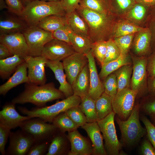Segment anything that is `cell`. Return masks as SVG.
Returning a JSON list of instances; mask_svg holds the SVG:
<instances>
[{"label":"cell","mask_w":155,"mask_h":155,"mask_svg":"<svg viewBox=\"0 0 155 155\" xmlns=\"http://www.w3.org/2000/svg\"><path fill=\"white\" fill-rule=\"evenodd\" d=\"M77 12L87 23L89 38L92 43L101 40L107 41L113 34V25L111 14L102 13L84 7L79 5Z\"/></svg>","instance_id":"cell-1"},{"label":"cell","mask_w":155,"mask_h":155,"mask_svg":"<svg viewBox=\"0 0 155 155\" xmlns=\"http://www.w3.org/2000/svg\"><path fill=\"white\" fill-rule=\"evenodd\" d=\"M65 98L63 94L55 88L53 82L40 85L28 83L24 90L12 102L15 104L30 103L41 107L46 106L47 102Z\"/></svg>","instance_id":"cell-2"},{"label":"cell","mask_w":155,"mask_h":155,"mask_svg":"<svg viewBox=\"0 0 155 155\" xmlns=\"http://www.w3.org/2000/svg\"><path fill=\"white\" fill-rule=\"evenodd\" d=\"M66 12L62 1H47L35 0L24 7L21 18L29 26H37L45 18L51 15L65 16Z\"/></svg>","instance_id":"cell-3"},{"label":"cell","mask_w":155,"mask_h":155,"mask_svg":"<svg viewBox=\"0 0 155 155\" xmlns=\"http://www.w3.org/2000/svg\"><path fill=\"white\" fill-rule=\"evenodd\" d=\"M81 100L80 97L73 94L49 106L37 107L30 110L23 107L18 108L22 114L31 118L38 117L46 122L52 123L54 119L61 113L79 106Z\"/></svg>","instance_id":"cell-4"},{"label":"cell","mask_w":155,"mask_h":155,"mask_svg":"<svg viewBox=\"0 0 155 155\" xmlns=\"http://www.w3.org/2000/svg\"><path fill=\"white\" fill-rule=\"evenodd\" d=\"M140 107L134 106L129 117L122 120L117 116L116 121L119 127L123 143L128 146H132L137 143L146 133L145 128L143 127L140 120Z\"/></svg>","instance_id":"cell-5"},{"label":"cell","mask_w":155,"mask_h":155,"mask_svg":"<svg viewBox=\"0 0 155 155\" xmlns=\"http://www.w3.org/2000/svg\"><path fill=\"white\" fill-rule=\"evenodd\" d=\"M115 114L113 111L97 122L102 133L107 155H119L122 149V145L118 139L115 124Z\"/></svg>","instance_id":"cell-6"},{"label":"cell","mask_w":155,"mask_h":155,"mask_svg":"<svg viewBox=\"0 0 155 155\" xmlns=\"http://www.w3.org/2000/svg\"><path fill=\"white\" fill-rule=\"evenodd\" d=\"M19 127L32 137L35 142L51 140L59 130L53 124L47 123L38 117L25 120Z\"/></svg>","instance_id":"cell-7"},{"label":"cell","mask_w":155,"mask_h":155,"mask_svg":"<svg viewBox=\"0 0 155 155\" xmlns=\"http://www.w3.org/2000/svg\"><path fill=\"white\" fill-rule=\"evenodd\" d=\"M28 45V55H41L45 45L53 39V32L37 26H29L23 32Z\"/></svg>","instance_id":"cell-8"},{"label":"cell","mask_w":155,"mask_h":155,"mask_svg":"<svg viewBox=\"0 0 155 155\" xmlns=\"http://www.w3.org/2000/svg\"><path fill=\"white\" fill-rule=\"evenodd\" d=\"M137 94L130 88L117 92L112 97L113 111L122 120H125L130 115L134 107Z\"/></svg>","instance_id":"cell-9"},{"label":"cell","mask_w":155,"mask_h":155,"mask_svg":"<svg viewBox=\"0 0 155 155\" xmlns=\"http://www.w3.org/2000/svg\"><path fill=\"white\" fill-rule=\"evenodd\" d=\"M9 144L5 155H26L36 142L30 135L21 129L10 131Z\"/></svg>","instance_id":"cell-10"},{"label":"cell","mask_w":155,"mask_h":155,"mask_svg":"<svg viewBox=\"0 0 155 155\" xmlns=\"http://www.w3.org/2000/svg\"><path fill=\"white\" fill-rule=\"evenodd\" d=\"M148 58L133 56V72L130 88L137 95L147 89L148 75L147 64Z\"/></svg>","instance_id":"cell-11"},{"label":"cell","mask_w":155,"mask_h":155,"mask_svg":"<svg viewBox=\"0 0 155 155\" xmlns=\"http://www.w3.org/2000/svg\"><path fill=\"white\" fill-rule=\"evenodd\" d=\"M24 58L27 65L28 83L39 85L45 84L46 80L45 67L47 59L42 55H28Z\"/></svg>","instance_id":"cell-12"},{"label":"cell","mask_w":155,"mask_h":155,"mask_svg":"<svg viewBox=\"0 0 155 155\" xmlns=\"http://www.w3.org/2000/svg\"><path fill=\"white\" fill-rule=\"evenodd\" d=\"M75 52L71 45L64 41L53 39L45 45L41 55L49 60L61 61Z\"/></svg>","instance_id":"cell-13"},{"label":"cell","mask_w":155,"mask_h":155,"mask_svg":"<svg viewBox=\"0 0 155 155\" xmlns=\"http://www.w3.org/2000/svg\"><path fill=\"white\" fill-rule=\"evenodd\" d=\"M67 80L71 85L77 77L88 63L86 55L75 52L62 60Z\"/></svg>","instance_id":"cell-14"},{"label":"cell","mask_w":155,"mask_h":155,"mask_svg":"<svg viewBox=\"0 0 155 155\" xmlns=\"http://www.w3.org/2000/svg\"><path fill=\"white\" fill-rule=\"evenodd\" d=\"M0 42L5 45L12 55H16L23 58L28 55V50L23 33L0 34Z\"/></svg>","instance_id":"cell-15"},{"label":"cell","mask_w":155,"mask_h":155,"mask_svg":"<svg viewBox=\"0 0 155 155\" xmlns=\"http://www.w3.org/2000/svg\"><path fill=\"white\" fill-rule=\"evenodd\" d=\"M12 102L5 104L0 111V124L10 129L19 127L24 121L31 118L20 114Z\"/></svg>","instance_id":"cell-16"},{"label":"cell","mask_w":155,"mask_h":155,"mask_svg":"<svg viewBox=\"0 0 155 155\" xmlns=\"http://www.w3.org/2000/svg\"><path fill=\"white\" fill-rule=\"evenodd\" d=\"M67 136L71 148L68 155H92V143L88 139L81 135L77 129L68 132Z\"/></svg>","instance_id":"cell-17"},{"label":"cell","mask_w":155,"mask_h":155,"mask_svg":"<svg viewBox=\"0 0 155 155\" xmlns=\"http://www.w3.org/2000/svg\"><path fill=\"white\" fill-rule=\"evenodd\" d=\"M89 69L90 87L88 93L94 100H96L104 92L103 83L98 74L94 57L91 49L86 55Z\"/></svg>","instance_id":"cell-18"},{"label":"cell","mask_w":155,"mask_h":155,"mask_svg":"<svg viewBox=\"0 0 155 155\" xmlns=\"http://www.w3.org/2000/svg\"><path fill=\"white\" fill-rule=\"evenodd\" d=\"M87 133L93 147V155H106L103 138L97 122L86 123L81 127Z\"/></svg>","instance_id":"cell-19"},{"label":"cell","mask_w":155,"mask_h":155,"mask_svg":"<svg viewBox=\"0 0 155 155\" xmlns=\"http://www.w3.org/2000/svg\"><path fill=\"white\" fill-rule=\"evenodd\" d=\"M46 66L53 72L55 78L60 84L59 89L63 94L65 98L73 95L71 85L68 82L64 72L62 62L47 60Z\"/></svg>","instance_id":"cell-20"},{"label":"cell","mask_w":155,"mask_h":155,"mask_svg":"<svg viewBox=\"0 0 155 155\" xmlns=\"http://www.w3.org/2000/svg\"><path fill=\"white\" fill-rule=\"evenodd\" d=\"M27 67L24 61L17 67L14 73L5 83L0 86V94L5 95L11 89L23 83H29Z\"/></svg>","instance_id":"cell-21"},{"label":"cell","mask_w":155,"mask_h":155,"mask_svg":"<svg viewBox=\"0 0 155 155\" xmlns=\"http://www.w3.org/2000/svg\"><path fill=\"white\" fill-rule=\"evenodd\" d=\"M69 144L67 135L59 129L52 138L46 155L68 154L70 151Z\"/></svg>","instance_id":"cell-22"},{"label":"cell","mask_w":155,"mask_h":155,"mask_svg":"<svg viewBox=\"0 0 155 155\" xmlns=\"http://www.w3.org/2000/svg\"><path fill=\"white\" fill-rule=\"evenodd\" d=\"M71 86L74 95L81 98L88 94L90 80L88 63L77 77Z\"/></svg>","instance_id":"cell-23"},{"label":"cell","mask_w":155,"mask_h":155,"mask_svg":"<svg viewBox=\"0 0 155 155\" xmlns=\"http://www.w3.org/2000/svg\"><path fill=\"white\" fill-rule=\"evenodd\" d=\"M152 34L148 28L137 33L133 44L134 52L137 55H144L150 50Z\"/></svg>","instance_id":"cell-24"},{"label":"cell","mask_w":155,"mask_h":155,"mask_svg":"<svg viewBox=\"0 0 155 155\" xmlns=\"http://www.w3.org/2000/svg\"><path fill=\"white\" fill-rule=\"evenodd\" d=\"M29 26L27 23L19 17H10L1 19L0 34L23 33Z\"/></svg>","instance_id":"cell-25"},{"label":"cell","mask_w":155,"mask_h":155,"mask_svg":"<svg viewBox=\"0 0 155 155\" xmlns=\"http://www.w3.org/2000/svg\"><path fill=\"white\" fill-rule=\"evenodd\" d=\"M65 16L67 18V24L74 33L90 38L88 25L76 10L66 14Z\"/></svg>","instance_id":"cell-26"},{"label":"cell","mask_w":155,"mask_h":155,"mask_svg":"<svg viewBox=\"0 0 155 155\" xmlns=\"http://www.w3.org/2000/svg\"><path fill=\"white\" fill-rule=\"evenodd\" d=\"M24 58L19 55H14L0 59V75L3 79L8 78L17 67L24 61Z\"/></svg>","instance_id":"cell-27"},{"label":"cell","mask_w":155,"mask_h":155,"mask_svg":"<svg viewBox=\"0 0 155 155\" xmlns=\"http://www.w3.org/2000/svg\"><path fill=\"white\" fill-rule=\"evenodd\" d=\"M131 61L127 54H121L117 59L103 64L99 73L100 79L104 80L111 73L122 66L131 63Z\"/></svg>","instance_id":"cell-28"},{"label":"cell","mask_w":155,"mask_h":155,"mask_svg":"<svg viewBox=\"0 0 155 155\" xmlns=\"http://www.w3.org/2000/svg\"><path fill=\"white\" fill-rule=\"evenodd\" d=\"M67 24L66 16L52 15L43 19L37 26L45 30L53 32Z\"/></svg>","instance_id":"cell-29"},{"label":"cell","mask_w":155,"mask_h":155,"mask_svg":"<svg viewBox=\"0 0 155 155\" xmlns=\"http://www.w3.org/2000/svg\"><path fill=\"white\" fill-rule=\"evenodd\" d=\"M79 106L86 116L87 122H97L98 121L96 106V100L87 94L81 97Z\"/></svg>","instance_id":"cell-30"},{"label":"cell","mask_w":155,"mask_h":155,"mask_svg":"<svg viewBox=\"0 0 155 155\" xmlns=\"http://www.w3.org/2000/svg\"><path fill=\"white\" fill-rule=\"evenodd\" d=\"M131 64L123 65L113 72L117 78L118 91L130 87L133 72V65Z\"/></svg>","instance_id":"cell-31"},{"label":"cell","mask_w":155,"mask_h":155,"mask_svg":"<svg viewBox=\"0 0 155 155\" xmlns=\"http://www.w3.org/2000/svg\"><path fill=\"white\" fill-rule=\"evenodd\" d=\"M95 106L98 121L113 111L112 97L104 92L96 100Z\"/></svg>","instance_id":"cell-32"},{"label":"cell","mask_w":155,"mask_h":155,"mask_svg":"<svg viewBox=\"0 0 155 155\" xmlns=\"http://www.w3.org/2000/svg\"><path fill=\"white\" fill-rule=\"evenodd\" d=\"M71 45L75 52L86 55L91 49L92 43L87 37L73 32L70 36Z\"/></svg>","instance_id":"cell-33"},{"label":"cell","mask_w":155,"mask_h":155,"mask_svg":"<svg viewBox=\"0 0 155 155\" xmlns=\"http://www.w3.org/2000/svg\"><path fill=\"white\" fill-rule=\"evenodd\" d=\"M52 123L60 131L65 133L77 130L79 127L69 117L65 112L55 117Z\"/></svg>","instance_id":"cell-34"},{"label":"cell","mask_w":155,"mask_h":155,"mask_svg":"<svg viewBox=\"0 0 155 155\" xmlns=\"http://www.w3.org/2000/svg\"><path fill=\"white\" fill-rule=\"evenodd\" d=\"M79 5L102 13L111 14V9L108 0H80Z\"/></svg>","instance_id":"cell-35"},{"label":"cell","mask_w":155,"mask_h":155,"mask_svg":"<svg viewBox=\"0 0 155 155\" xmlns=\"http://www.w3.org/2000/svg\"><path fill=\"white\" fill-rule=\"evenodd\" d=\"M146 28L139 27L133 23L126 22L118 23L114 25L113 35L115 38L142 31Z\"/></svg>","instance_id":"cell-36"},{"label":"cell","mask_w":155,"mask_h":155,"mask_svg":"<svg viewBox=\"0 0 155 155\" xmlns=\"http://www.w3.org/2000/svg\"><path fill=\"white\" fill-rule=\"evenodd\" d=\"M92 54L102 65L106 51V41L101 40L92 43L91 49Z\"/></svg>","instance_id":"cell-37"},{"label":"cell","mask_w":155,"mask_h":155,"mask_svg":"<svg viewBox=\"0 0 155 155\" xmlns=\"http://www.w3.org/2000/svg\"><path fill=\"white\" fill-rule=\"evenodd\" d=\"M65 112L72 121L79 127H82L87 123L86 116L79 106L69 108Z\"/></svg>","instance_id":"cell-38"},{"label":"cell","mask_w":155,"mask_h":155,"mask_svg":"<svg viewBox=\"0 0 155 155\" xmlns=\"http://www.w3.org/2000/svg\"><path fill=\"white\" fill-rule=\"evenodd\" d=\"M104 92L112 97L114 96L118 91V84L116 77L113 72L106 77L102 82Z\"/></svg>","instance_id":"cell-39"},{"label":"cell","mask_w":155,"mask_h":155,"mask_svg":"<svg viewBox=\"0 0 155 155\" xmlns=\"http://www.w3.org/2000/svg\"><path fill=\"white\" fill-rule=\"evenodd\" d=\"M121 55L120 50L114 40L110 38L106 41V53L102 65L117 59Z\"/></svg>","instance_id":"cell-40"},{"label":"cell","mask_w":155,"mask_h":155,"mask_svg":"<svg viewBox=\"0 0 155 155\" xmlns=\"http://www.w3.org/2000/svg\"><path fill=\"white\" fill-rule=\"evenodd\" d=\"M134 34L115 38L114 39L121 54H127L131 45Z\"/></svg>","instance_id":"cell-41"},{"label":"cell","mask_w":155,"mask_h":155,"mask_svg":"<svg viewBox=\"0 0 155 155\" xmlns=\"http://www.w3.org/2000/svg\"><path fill=\"white\" fill-rule=\"evenodd\" d=\"M146 6L136 3L129 10L128 17L135 22H139L143 19L146 12Z\"/></svg>","instance_id":"cell-42"},{"label":"cell","mask_w":155,"mask_h":155,"mask_svg":"<svg viewBox=\"0 0 155 155\" xmlns=\"http://www.w3.org/2000/svg\"><path fill=\"white\" fill-rule=\"evenodd\" d=\"M51 141L36 142L31 148L27 155H46Z\"/></svg>","instance_id":"cell-43"},{"label":"cell","mask_w":155,"mask_h":155,"mask_svg":"<svg viewBox=\"0 0 155 155\" xmlns=\"http://www.w3.org/2000/svg\"><path fill=\"white\" fill-rule=\"evenodd\" d=\"M73 31L67 24L53 32V39L65 42L71 45L70 35Z\"/></svg>","instance_id":"cell-44"},{"label":"cell","mask_w":155,"mask_h":155,"mask_svg":"<svg viewBox=\"0 0 155 155\" xmlns=\"http://www.w3.org/2000/svg\"><path fill=\"white\" fill-rule=\"evenodd\" d=\"M142 110L155 125V96H150L142 106Z\"/></svg>","instance_id":"cell-45"},{"label":"cell","mask_w":155,"mask_h":155,"mask_svg":"<svg viewBox=\"0 0 155 155\" xmlns=\"http://www.w3.org/2000/svg\"><path fill=\"white\" fill-rule=\"evenodd\" d=\"M7 9L10 12L21 17L24 5L20 0H5Z\"/></svg>","instance_id":"cell-46"},{"label":"cell","mask_w":155,"mask_h":155,"mask_svg":"<svg viewBox=\"0 0 155 155\" xmlns=\"http://www.w3.org/2000/svg\"><path fill=\"white\" fill-rule=\"evenodd\" d=\"M146 129L148 139L155 149V125L145 116L141 117Z\"/></svg>","instance_id":"cell-47"},{"label":"cell","mask_w":155,"mask_h":155,"mask_svg":"<svg viewBox=\"0 0 155 155\" xmlns=\"http://www.w3.org/2000/svg\"><path fill=\"white\" fill-rule=\"evenodd\" d=\"M112 9L116 7L123 11L129 10L136 3L134 0H108Z\"/></svg>","instance_id":"cell-48"},{"label":"cell","mask_w":155,"mask_h":155,"mask_svg":"<svg viewBox=\"0 0 155 155\" xmlns=\"http://www.w3.org/2000/svg\"><path fill=\"white\" fill-rule=\"evenodd\" d=\"M11 130L9 128L0 124V152L2 155H5V146Z\"/></svg>","instance_id":"cell-49"},{"label":"cell","mask_w":155,"mask_h":155,"mask_svg":"<svg viewBox=\"0 0 155 155\" xmlns=\"http://www.w3.org/2000/svg\"><path fill=\"white\" fill-rule=\"evenodd\" d=\"M80 0H62L66 14L75 11L79 5Z\"/></svg>","instance_id":"cell-50"},{"label":"cell","mask_w":155,"mask_h":155,"mask_svg":"<svg viewBox=\"0 0 155 155\" xmlns=\"http://www.w3.org/2000/svg\"><path fill=\"white\" fill-rule=\"evenodd\" d=\"M141 150V154L143 155H155V149L148 139L144 140Z\"/></svg>","instance_id":"cell-51"},{"label":"cell","mask_w":155,"mask_h":155,"mask_svg":"<svg viewBox=\"0 0 155 155\" xmlns=\"http://www.w3.org/2000/svg\"><path fill=\"white\" fill-rule=\"evenodd\" d=\"M147 71L148 78L155 76V52L148 58Z\"/></svg>","instance_id":"cell-52"},{"label":"cell","mask_w":155,"mask_h":155,"mask_svg":"<svg viewBox=\"0 0 155 155\" xmlns=\"http://www.w3.org/2000/svg\"><path fill=\"white\" fill-rule=\"evenodd\" d=\"M147 84L148 91L150 95L155 96V76L148 77Z\"/></svg>","instance_id":"cell-53"},{"label":"cell","mask_w":155,"mask_h":155,"mask_svg":"<svg viewBox=\"0 0 155 155\" xmlns=\"http://www.w3.org/2000/svg\"><path fill=\"white\" fill-rule=\"evenodd\" d=\"M150 22V28H148L152 32V41H153L155 46V9L151 13Z\"/></svg>","instance_id":"cell-54"},{"label":"cell","mask_w":155,"mask_h":155,"mask_svg":"<svg viewBox=\"0 0 155 155\" xmlns=\"http://www.w3.org/2000/svg\"><path fill=\"white\" fill-rule=\"evenodd\" d=\"M13 55L8 49L4 44L0 43V59H5Z\"/></svg>","instance_id":"cell-55"},{"label":"cell","mask_w":155,"mask_h":155,"mask_svg":"<svg viewBox=\"0 0 155 155\" xmlns=\"http://www.w3.org/2000/svg\"><path fill=\"white\" fill-rule=\"evenodd\" d=\"M134 0L136 3L141 4L147 7H151L155 5V0Z\"/></svg>","instance_id":"cell-56"},{"label":"cell","mask_w":155,"mask_h":155,"mask_svg":"<svg viewBox=\"0 0 155 155\" xmlns=\"http://www.w3.org/2000/svg\"><path fill=\"white\" fill-rule=\"evenodd\" d=\"M4 9H7V6L5 0H0V9L1 10Z\"/></svg>","instance_id":"cell-57"},{"label":"cell","mask_w":155,"mask_h":155,"mask_svg":"<svg viewBox=\"0 0 155 155\" xmlns=\"http://www.w3.org/2000/svg\"><path fill=\"white\" fill-rule=\"evenodd\" d=\"M22 2L24 6L31 2L35 0H20Z\"/></svg>","instance_id":"cell-58"},{"label":"cell","mask_w":155,"mask_h":155,"mask_svg":"<svg viewBox=\"0 0 155 155\" xmlns=\"http://www.w3.org/2000/svg\"><path fill=\"white\" fill-rule=\"evenodd\" d=\"M47 1H62V0H40Z\"/></svg>","instance_id":"cell-59"}]
</instances>
